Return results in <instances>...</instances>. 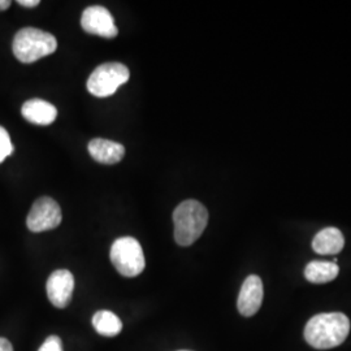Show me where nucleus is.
<instances>
[{"instance_id":"20e7f679","label":"nucleus","mask_w":351,"mask_h":351,"mask_svg":"<svg viewBox=\"0 0 351 351\" xmlns=\"http://www.w3.org/2000/svg\"><path fill=\"white\" fill-rule=\"evenodd\" d=\"M110 258L120 275L136 277L145 269V255L138 241L133 237H121L113 242Z\"/></svg>"},{"instance_id":"4468645a","label":"nucleus","mask_w":351,"mask_h":351,"mask_svg":"<svg viewBox=\"0 0 351 351\" xmlns=\"http://www.w3.org/2000/svg\"><path fill=\"white\" fill-rule=\"evenodd\" d=\"M93 326L95 330L104 337H114L123 329V323L119 319V316L107 310L98 311L93 316Z\"/></svg>"},{"instance_id":"f3484780","label":"nucleus","mask_w":351,"mask_h":351,"mask_svg":"<svg viewBox=\"0 0 351 351\" xmlns=\"http://www.w3.org/2000/svg\"><path fill=\"white\" fill-rule=\"evenodd\" d=\"M17 3L23 7H27V8H34L39 5V0H19Z\"/></svg>"},{"instance_id":"423d86ee","label":"nucleus","mask_w":351,"mask_h":351,"mask_svg":"<svg viewBox=\"0 0 351 351\" xmlns=\"http://www.w3.org/2000/svg\"><path fill=\"white\" fill-rule=\"evenodd\" d=\"M63 219L60 206L50 197H42L34 202L26 219L29 230L40 233L60 226Z\"/></svg>"},{"instance_id":"ddd939ff","label":"nucleus","mask_w":351,"mask_h":351,"mask_svg":"<svg viewBox=\"0 0 351 351\" xmlns=\"http://www.w3.org/2000/svg\"><path fill=\"white\" fill-rule=\"evenodd\" d=\"M339 268L337 264L330 262H320L315 261L307 264L304 269V276L307 281L313 284H326L333 281L339 276Z\"/></svg>"},{"instance_id":"9d476101","label":"nucleus","mask_w":351,"mask_h":351,"mask_svg":"<svg viewBox=\"0 0 351 351\" xmlns=\"http://www.w3.org/2000/svg\"><path fill=\"white\" fill-rule=\"evenodd\" d=\"M88 150L91 158L101 164L119 163L125 155V147L121 143L110 139H91L88 142Z\"/></svg>"},{"instance_id":"aec40b11","label":"nucleus","mask_w":351,"mask_h":351,"mask_svg":"<svg viewBox=\"0 0 351 351\" xmlns=\"http://www.w3.org/2000/svg\"><path fill=\"white\" fill-rule=\"evenodd\" d=\"M180 351H190V350H180Z\"/></svg>"},{"instance_id":"7ed1b4c3","label":"nucleus","mask_w":351,"mask_h":351,"mask_svg":"<svg viewBox=\"0 0 351 351\" xmlns=\"http://www.w3.org/2000/svg\"><path fill=\"white\" fill-rule=\"evenodd\" d=\"M12 49L14 56L21 63H34L53 53L58 49V40L40 29L24 27L14 36Z\"/></svg>"},{"instance_id":"dca6fc26","label":"nucleus","mask_w":351,"mask_h":351,"mask_svg":"<svg viewBox=\"0 0 351 351\" xmlns=\"http://www.w3.org/2000/svg\"><path fill=\"white\" fill-rule=\"evenodd\" d=\"M38 351H63L62 339H59L58 336H50L43 342V345L39 348Z\"/></svg>"},{"instance_id":"6e6552de","label":"nucleus","mask_w":351,"mask_h":351,"mask_svg":"<svg viewBox=\"0 0 351 351\" xmlns=\"http://www.w3.org/2000/svg\"><path fill=\"white\" fill-rule=\"evenodd\" d=\"M75 277L68 269H58L47 280L46 291L51 303L58 308H65L72 300Z\"/></svg>"},{"instance_id":"f257e3e1","label":"nucleus","mask_w":351,"mask_h":351,"mask_svg":"<svg viewBox=\"0 0 351 351\" xmlns=\"http://www.w3.org/2000/svg\"><path fill=\"white\" fill-rule=\"evenodd\" d=\"M350 332V322L342 313L319 314L311 317L304 328V339L317 350L337 348Z\"/></svg>"},{"instance_id":"2eb2a0df","label":"nucleus","mask_w":351,"mask_h":351,"mask_svg":"<svg viewBox=\"0 0 351 351\" xmlns=\"http://www.w3.org/2000/svg\"><path fill=\"white\" fill-rule=\"evenodd\" d=\"M14 147L8 132L0 126V163H3L10 155H12Z\"/></svg>"},{"instance_id":"39448f33","label":"nucleus","mask_w":351,"mask_h":351,"mask_svg":"<svg viewBox=\"0 0 351 351\" xmlns=\"http://www.w3.org/2000/svg\"><path fill=\"white\" fill-rule=\"evenodd\" d=\"M129 78L130 72L124 64H101L88 77V93L97 98L111 97L117 88L129 81Z\"/></svg>"},{"instance_id":"a211bd4d","label":"nucleus","mask_w":351,"mask_h":351,"mask_svg":"<svg viewBox=\"0 0 351 351\" xmlns=\"http://www.w3.org/2000/svg\"><path fill=\"white\" fill-rule=\"evenodd\" d=\"M0 351H13L12 343L5 339H0Z\"/></svg>"},{"instance_id":"0eeeda50","label":"nucleus","mask_w":351,"mask_h":351,"mask_svg":"<svg viewBox=\"0 0 351 351\" xmlns=\"http://www.w3.org/2000/svg\"><path fill=\"white\" fill-rule=\"evenodd\" d=\"M81 26L88 34L108 39L116 37L119 33L112 14L101 5L86 8L81 17Z\"/></svg>"},{"instance_id":"1a4fd4ad","label":"nucleus","mask_w":351,"mask_h":351,"mask_svg":"<svg viewBox=\"0 0 351 351\" xmlns=\"http://www.w3.org/2000/svg\"><path fill=\"white\" fill-rule=\"evenodd\" d=\"M263 282L262 278L256 275L247 277L239 291L237 308L239 314L246 317L254 316L259 311L263 302Z\"/></svg>"},{"instance_id":"6ab92c4d","label":"nucleus","mask_w":351,"mask_h":351,"mask_svg":"<svg viewBox=\"0 0 351 351\" xmlns=\"http://www.w3.org/2000/svg\"><path fill=\"white\" fill-rule=\"evenodd\" d=\"M11 7V1L10 0H0V11H5Z\"/></svg>"},{"instance_id":"f8f14e48","label":"nucleus","mask_w":351,"mask_h":351,"mask_svg":"<svg viewBox=\"0 0 351 351\" xmlns=\"http://www.w3.org/2000/svg\"><path fill=\"white\" fill-rule=\"evenodd\" d=\"M343 234L335 226L324 228L313 241V249L320 255H337L343 249Z\"/></svg>"},{"instance_id":"9b49d317","label":"nucleus","mask_w":351,"mask_h":351,"mask_svg":"<svg viewBox=\"0 0 351 351\" xmlns=\"http://www.w3.org/2000/svg\"><path fill=\"white\" fill-rule=\"evenodd\" d=\"M21 113L25 120L36 125H50L58 117V110L53 104L38 98L25 101Z\"/></svg>"},{"instance_id":"f03ea898","label":"nucleus","mask_w":351,"mask_h":351,"mask_svg":"<svg viewBox=\"0 0 351 351\" xmlns=\"http://www.w3.org/2000/svg\"><path fill=\"white\" fill-rule=\"evenodd\" d=\"M175 239L180 246H190L199 239L208 223V211L198 201L182 202L173 213Z\"/></svg>"}]
</instances>
